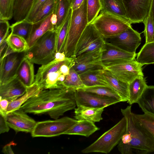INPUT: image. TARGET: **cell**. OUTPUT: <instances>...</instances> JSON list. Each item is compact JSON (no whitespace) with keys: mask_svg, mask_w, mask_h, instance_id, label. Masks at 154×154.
<instances>
[{"mask_svg":"<svg viewBox=\"0 0 154 154\" xmlns=\"http://www.w3.org/2000/svg\"><path fill=\"white\" fill-rule=\"evenodd\" d=\"M75 91L65 88L42 90L20 107L27 113L48 114L55 119L75 108Z\"/></svg>","mask_w":154,"mask_h":154,"instance_id":"1","label":"cell"},{"mask_svg":"<svg viewBox=\"0 0 154 154\" xmlns=\"http://www.w3.org/2000/svg\"><path fill=\"white\" fill-rule=\"evenodd\" d=\"M73 58L66 57L64 52H57L55 58L46 64L42 65L35 75L34 83L42 90L63 89V83L66 76L63 70L64 64H74Z\"/></svg>","mask_w":154,"mask_h":154,"instance_id":"2","label":"cell"},{"mask_svg":"<svg viewBox=\"0 0 154 154\" xmlns=\"http://www.w3.org/2000/svg\"><path fill=\"white\" fill-rule=\"evenodd\" d=\"M131 105L121 109L126 119V128L130 133V148L132 154H146L154 152V138L138 122L131 110Z\"/></svg>","mask_w":154,"mask_h":154,"instance_id":"3","label":"cell"},{"mask_svg":"<svg viewBox=\"0 0 154 154\" xmlns=\"http://www.w3.org/2000/svg\"><path fill=\"white\" fill-rule=\"evenodd\" d=\"M58 30L47 32L26 51L25 57L33 63L43 65L53 60L57 53Z\"/></svg>","mask_w":154,"mask_h":154,"instance_id":"4","label":"cell"},{"mask_svg":"<svg viewBox=\"0 0 154 154\" xmlns=\"http://www.w3.org/2000/svg\"><path fill=\"white\" fill-rule=\"evenodd\" d=\"M88 24L87 0H84L79 8L72 10L64 48L66 57L74 58L77 42Z\"/></svg>","mask_w":154,"mask_h":154,"instance_id":"5","label":"cell"},{"mask_svg":"<svg viewBox=\"0 0 154 154\" xmlns=\"http://www.w3.org/2000/svg\"><path fill=\"white\" fill-rule=\"evenodd\" d=\"M125 118L123 117L115 125L102 134L92 143L83 149V153L99 152L107 154L119 143L126 127Z\"/></svg>","mask_w":154,"mask_h":154,"instance_id":"6","label":"cell"},{"mask_svg":"<svg viewBox=\"0 0 154 154\" xmlns=\"http://www.w3.org/2000/svg\"><path fill=\"white\" fill-rule=\"evenodd\" d=\"M104 38L91 23L88 24L77 44L74 60L88 54L103 50L105 46Z\"/></svg>","mask_w":154,"mask_h":154,"instance_id":"7","label":"cell"},{"mask_svg":"<svg viewBox=\"0 0 154 154\" xmlns=\"http://www.w3.org/2000/svg\"><path fill=\"white\" fill-rule=\"evenodd\" d=\"M78 122L76 119L67 117L37 122L31 133L33 137H51L64 134Z\"/></svg>","mask_w":154,"mask_h":154,"instance_id":"8","label":"cell"},{"mask_svg":"<svg viewBox=\"0 0 154 154\" xmlns=\"http://www.w3.org/2000/svg\"><path fill=\"white\" fill-rule=\"evenodd\" d=\"M91 23L104 39L116 35L131 26L120 18L101 11Z\"/></svg>","mask_w":154,"mask_h":154,"instance_id":"9","label":"cell"},{"mask_svg":"<svg viewBox=\"0 0 154 154\" xmlns=\"http://www.w3.org/2000/svg\"><path fill=\"white\" fill-rule=\"evenodd\" d=\"M25 56L26 51L14 52L10 48L6 54L0 58V85L16 76L18 69Z\"/></svg>","mask_w":154,"mask_h":154,"instance_id":"10","label":"cell"},{"mask_svg":"<svg viewBox=\"0 0 154 154\" xmlns=\"http://www.w3.org/2000/svg\"><path fill=\"white\" fill-rule=\"evenodd\" d=\"M104 39L105 41L133 54H136V50L141 41L140 33L133 29L131 26L116 35Z\"/></svg>","mask_w":154,"mask_h":154,"instance_id":"11","label":"cell"},{"mask_svg":"<svg viewBox=\"0 0 154 154\" xmlns=\"http://www.w3.org/2000/svg\"><path fill=\"white\" fill-rule=\"evenodd\" d=\"M142 66L135 59L128 62L108 66L105 69L118 79L129 83L137 77L144 76Z\"/></svg>","mask_w":154,"mask_h":154,"instance_id":"12","label":"cell"},{"mask_svg":"<svg viewBox=\"0 0 154 154\" xmlns=\"http://www.w3.org/2000/svg\"><path fill=\"white\" fill-rule=\"evenodd\" d=\"M136 55V54L128 52L105 41V46L102 52L101 60L105 68L132 61L135 59Z\"/></svg>","mask_w":154,"mask_h":154,"instance_id":"13","label":"cell"},{"mask_svg":"<svg viewBox=\"0 0 154 154\" xmlns=\"http://www.w3.org/2000/svg\"><path fill=\"white\" fill-rule=\"evenodd\" d=\"M6 121L9 127L17 132L31 133L37 123L21 107L8 113Z\"/></svg>","mask_w":154,"mask_h":154,"instance_id":"14","label":"cell"},{"mask_svg":"<svg viewBox=\"0 0 154 154\" xmlns=\"http://www.w3.org/2000/svg\"><path fill=\"white\" fill-rule=\"evenodd\" d=\"M74 97L77 106L82 105L105 108L120 102L116 100L102 97L81 89L75 91Z\"/></svg>","mask_w":154,"mask_h":154,"instance_id":"15","label":"cell"},{"mask_svg":"<svg viewBox=\"0 0 154 154\" xmlns=\"http://www.w3.org/2000/svg\"><path fill=\"white\" fill-rule=\"evenodd\" d=\"M130 23L143 22L147 16L152 0H122Z\"/></svg>","mask_w":154,"mask_h":154,"instance_id":"16","label":"cell"},{"mask_svg":"<svg viewBox=\"0 0 154 154\" xmlns=\"http://www.w3.org/2000/svg\"><path fill=\"white\" fill-rule=\"evenodd\" d=\"M102 51L93 52L74 60L73 68L79 75L88 71L105 69L101 60Z\"/></svg>","mask_w":154,"mask_h":154,"instance_id":"17","label":"cell"},{"mask_svg":"<svg viewBox=\"0 0 154 154\" xmlns=\"http://www.w3.org/2000/svg\"><path fill=\"white\" fill-rule=\"evenodd\" d=\"M26 89V87L16 76L0 85V100L7 99L11 102L23 95Z\"/></svg>","mask_w":154,"mask_h":154,"instance_id":"18","label":"cell"},{"mask_svg":"<svg viewBox=\"0 0 154 154\" xmlns=\"http://www.w3.org/2000/svg\"><path fill=\"white\" fill-rule=\"evenodd\" d=\"M52 14L53 13L43 20L33 23L30 35L27 40L29 48L47 32L55 29V26L51 20Z\"/></svg>","mask_w":154,"mask_h":154,"instance_id":"19","label":"cell"},{"mask_svg":"<svg viewBox=\"0 0 154 154\" xmlns=\"http://www.w3.org/2000/svg\"><path fill=\"white\" fill-rule=\"evenodd\" d=\"M104 108L79 106L74 109V118L77 120L99 122L103 119L102 114Z\"/></svg>","mask_w":154,"mask_h":154,"instance_id":"20","label":"cell"},{"mask_svg":"<svg viewBox=\"0 0 154 154\" xmlns=\"http://www.w3.org/2000/svg\"><path fill=\"white\" fill-rule=\"evenodd\" d=\"M100 11L113 15L130 23L122 0H100Z\"/></svg>","mask_w":154,"mask_h":154,"instance_id":"21","label":"cell"},{"mask_svg":"<svg viewBox=\"0 0 154 154\" xmlns=\"http://www.w3.org/2000/svg\"><path fill=\"white\" fill-rule=\"evenodd\" d=\"M33 63L25 57L17 71V77L26 87L31 86L35 82V75Z\"/></svg>","mask_w":154,"mask_h":154,"instance_id":"22","label":"cell"},{"mask_svg":"<svg viewBox=\"0 0 154 154\" xmlns=\"http://www.w3.org/2000/svg\"><path fill=\"white\" fill-rule=\"evenodd\" d=\"M103 70L88 71L79 74V75L85 87L101 86L112 88L103 75Z\"/></svg>","mask_w":154,"mask_h":154,"instance_id":"23","label":"cell"},{"mask_svg":"<svg viewBox=\"0 0 154 154\" xmlns=\"http://www.w3.org/2000/svg\"><path fill=\"white\" fill-rule=\"evenodd\" d=\"M103 74L111 87L120 96L124 102L127 101L129 99V83L118 79L106 69L103 70Z\"/></svg>","mask_w":154,"mask_h":154,"instance_id":"24","label":"cell"},{"mask_svg":"<svg viewBox=\"0 0 154 154\" xmlns=\"http://www.w3.org/2000/svg\"><path fill=\"white\" fill-rule=\"evenodd\" d=\"M99 129L100 128L93 122L86 120H78L77 123L64 134L81 135L88 137Z\"/></svg>","mask_w":154,"mask_h":154,"instance_id":"25","label":"cell"},{"mask_svg":"<svg viewBox=\"0 0 154 154\" xmlns=\"http://www.w3.org/2000/svg\"><path fill=\"white\" fill-rule=\"evenodd\" d=\"M147 86L144 76L137 77L129 83V99L127 103L130 105L137 103Z\"/></svg>","mask_w":154,"mask_h":154,"instance_id":"26","label":"cell"},{"mask_svg":"<svg viewBox=\"0 0 154 154\" xmlns=\"http://www.w3.org/2000/svg\"><path fill=\"white\" fill-rule=\"evenodd\" d=\"M137 103L144 113L154 116V86H147Z\"/></svg>","mask_w":154,"mask_h":154,"instance_id":"27","label":"cell"},{"mask_svg":"<svg viewBox=\"0 0 154 154\" xmlns=\"http://www.w3.org/2000/svg\"><path fill=\"white\" fill-rule=\"evenodd\" d=\"M41 90L39 86L35 83L31 86L26 87V91L23 95L9 103L7 109V114L20 108L29 98L37 95Z\"/></svg>","mask_w":154,"mask_h":154,"instance_id":"28","label":"cell"},{"mask_svg":"<svg viewBox=\"0 0 154 154\" xmlns=\"http://www.w3.org/2000/svg\"><path fill=\"white\" fill-rule=\"evenodd\" d=\"M71 8L69 0H55L53 11L57 18L55 29L58 30L61 27Z\"/></svg>","mask_w":154,"mask_h":154,"instance_id":"29","label":"cell"},{"mask_svg":"<svg viewBox=\"0 0 154 154\" xmlns=\"http://www.w3.org/2000/svg\"><path fill=\"white\" fill-rule=\"evenodd\" d=\"M34 0H15L13 18L16 21L25 20L28 15Z\"/></svg>","mask_w":154,"mask_h":154,"instance_id":"30","label":"cell"},{"mask_svg":"<svg viewBox=\"0 0 154 154\" xmlns=\"http://www.w3.org/2000/svg\"><path fill=\"white\" fill-rule=\"evenodd\" d=\"M136 60L142 66L154 63V42L145 43L137 54Z\"/></svg>","mask_w":154,"mask_h":154,"instance_id":"31","label":"cell"},{"mask_svg":"<svg viewBox=\"0 0 154 154\" xmlns=\"http://www.w3.org/2000/svg\"><path fill=\"white\" fill-rule=\"evenodd\" d=\"M79 89L92 93L102 97L116 100L120 102H124L120 96L113 89L110 88L97 86L85 87Z\"/></svg>","mask_w":154,"mask_h":154,"instance_id":"32","label":"cell"},{"mask_svg":"<svg viewBox=\"0 0 154 154\" xmlns=\"http://www.w3.org/2000/svg\"><path fill=\"white\" fill-rule=\"evenodd\" d=\"M5 40L9 47L14 52L26 51L29 48L27 41L25 38L11 32Z\"/></svg>","mask_w":154,"mask_h":154,"instance_id":"33","label":"cell"},{"mask_svg":"<svg viewBox=\"0 0 154 154\" xmlns=\"http://www.w3.org/2000/svg\"><path fill=\"white\" fill-rule=\"evenodd\" d=\"M72 12V9L71 8L66 20L61 27L58 30L57 52H64Z\"/></svg>","mask_w":154,"mask_h":154,"instance_id":"34","label":"cell"},{"mask_svg":"<svg viewBox=\"0 0 154 154\" xmlns=\"http://www.w3.org/2000/svg\"><path fill=\"white\" fill-rule=\"evenodd\" d=\"M63 85L65 88L73 91L85 87L79 75L73 68V66L70 67L69 74L63 82Z\"/></svg>","mask_w":154,"mask_h":154,"instance_id":"35","label":"cell"},{"mask_svg":"<svg viewBox=\"0 0 154 154\" xmlns=\"http://www.w3.org/2000/svg\"><path fill=\"white\" fill-rule=\"evenodd\" d=\"M33 24L25 20L16 21L10 26L11 32L23 37L27 41L30 35Z\"/></svg>","mask_w":154,"mask_h":154,"instance_id":"36","label":"cell"},{"mask_svg":"<svg viewBox=\"0 0 154 154\" xmlns=\"http://www.w3.org/2000/svg\"><path fill=\"white\" fill-rule=\"evenodd\" d=\"M15 0H0V20H9L13 17Z\"/></svg>","mask_w":154,"mask_h":154,"instance_id":"37","label":"cell"},{"mask_svg":"<svg viewBox=\"0 0 154 154\" xmlns=\"http://www.w3.org/2000/svg\"><path fill=\"white\" fill-rule=\"evenodd\" d=\"M101 9L100 0H87V11L88 24L98 16Z\"/></svg>","mask_w":154,"mask_h":154,"instance_id":"38","label":"cell"},{"mask_svg":"<svg viewBox=\"0 0 154 154\" xmlns=\"http://www.w3.org/2000/svg\"><path fill=\"white\" fill-rule=\"evenodd\" d=\"M134 115L139 123L146 129L154 138V116L148 114Z\"/></svg>","mask_w":154,"mask_h":154,"instance_id":"39","label":"cell"},{"mask_svg":"<svg viewBox=\"0 0 154 154\" xmlns=\"http://www.w3.org/2000/svg\"><path fill=\"white\" fill-rule=\"evenodd\" d=\"M55 0H47L40 8L32 23L45 18L53 12Z\"/></svg>","mask_w":154,"mask_h":154,"instance_id":"40","label":"cell"},{"mask_svg":"<svg viewBox=\"0 0 154 154\" xmlns=\"http://www.w3.org/2000/svg\"><path fill=\"white\" fill-rule=\"evenodd\" d=\"M143 23L145 26V43L154 42V25L152 16L149 12Z\"/></svg>","mask_w":154,"mask_h":154,"instance_id":"41","label":"cell"},{"mask_svg":"<svg viewBox=\"0 0 154 154\" xmlns=\"http://www.w3.org/2000/svg\"><path fill=\"white\" fill-rule=\"evenodd\" d=\"M47 0H34L30 11L26 18L24 20L32 23L40 8Z\"/></svg>","mask_w":154,"mask_h":154,"instance_id":"42","label":"cell"},{"mask_svg":"<svg viewBox=\"0 0 154 154\" xmlns=\"http://www.w3.org/2000/svg\"><path fill=\"white\" fill-rule=\"evenodd\" d=\"M10 27L8 20H0V44L8 37Z\"/></svg>","mask_w":154,"mask_h":154,"instance_id":"43","label":"cell"},{"mask_svg":"<svg viewBox=\"0 0 154 154\" xmlns=\"http://www.w3.org/2000/svg\"><path fill=\"white\" fill-rule=\"evenodd\" d=\"M6 116L0 114V134L8 132L10 129V127L8 126L6 121Z\"/></svg>","mask_w":154,"mask_h":154,"instance_id":"44","label":"cell"},{"mask_svg":"<svg viewBox=\"0 0 154 154\" xmlns=\"http://www.w3.org/2000/svg\"><path fill=\"white\" fill-rule=\"evenodd\" d=\"M0 114L6 116L7 114V108L10 102L8 100L5 99L0 100Z\"/></svg>","mask_w":154,"mask_h":154,"instance_id":"45","label":"cell"},{"mask_svg":"<svg viewBox=\"0 0 154 154\" xmlns=\"http://www.w3.org/2000/svg\"><path fill=\"white\" fill-rule=\"evenodd\" d=\"M17 144L14 142L13 141L11 142L3 147L2 152L5 154H14V153L12 150L11 146H15Z\"/></svg>","mask_w":154,"mask_h":154,"instance_id":"46","label":"cell"},{"mask_svg":"<svg viewBox=\"0 0 154 154\" xmlns=\"http://www.w3.org/2000/svg\"><path fill=\"white\" fill-rule=\"evenodd\" d=\"M84 0H69L70 7L72 10L79 8L82 4Z\"/></svg>","mask_w":154,"mask_h":154,"instance_id":"47","label":"cell"},{"mask_svg":"<svg viewBox=\"0 0 154 154\" xmlns=\"http://www.w3.org/2000/svg\"><path fill=\"white\" fill-rule=\"evenodd\" d=\"M149 12L152 16L154 25V0H152Z\"/></svg>","mask_w":154,"mask_h":154,"instance_id":"48","label":"cell"}]
</instances>
